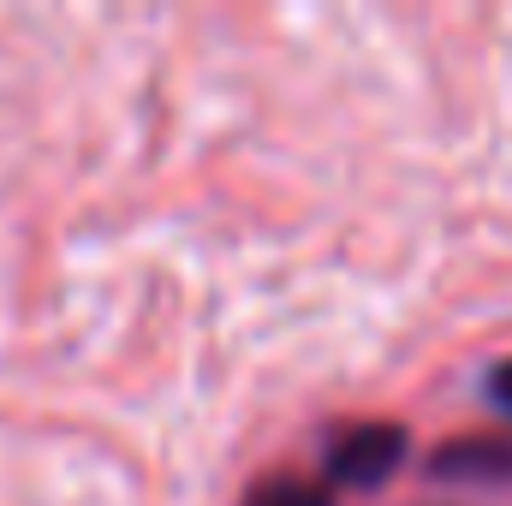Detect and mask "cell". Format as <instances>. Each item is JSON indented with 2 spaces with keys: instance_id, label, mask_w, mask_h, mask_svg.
Returning a JSON list of instances; mask_svg holds the SVG:
<instances>
[{
  "instance_id": "cell-1",
  "label": "cell",
  "mask_w": 512,
  "mask_h": 506,
  "mask_svg": "<svg viewBox=\"0 0 512 506\" xmlns=\"http://www.w3.org/2000/svg\"><path fill=\"white\" fill-rule=\"evenodd\" d=\"M405 459V429L399 423H352L346 435L328 441V489H376Z\"/></svg>"
},
{
  "instance_id": "cell-2",
  "label": "cell",
  "mask_w": 512,
  "mask_h": 506,
  "mask_svg": "<svg viewBox=\"0 0 512 506\" xmlns=\"http://www.w3.org/2000/svg\"><path fill=\"white\" fill-rule=\"evenodd\" d=\"M429 477L441 483H512V435H459L429 453Z\"/></svg>"
},
{
  "instance_id": "cell-3",
  "label": "cell",
  "mask_w": 512,
  "mask_h": 506,
  "mask_svg": "<svg viewBox=\"0 0 512 506\" xmlns=\"http://www.w3.org/2000/svg\"><path fill=\"white\" fill-rule=\"evenodd\" d=\"M245 506H334V489L316 477H262Z\"/></svg>"
},
{
  "instance_id": "cell-4",
  "label": "cell",
  "mask_w": 512,
  "mask_h": 506,
  "mask_svg": "<svg viewBox=\"0 0 512 506\" xmlns=\"http://www.w3.org/2000/svg\"><path fill=\"white\" fill-rule=\"evenodd\" d=\"M489 405H495L501 417H512V358L489 370Z\"/></svg>"
}]
</instances>
